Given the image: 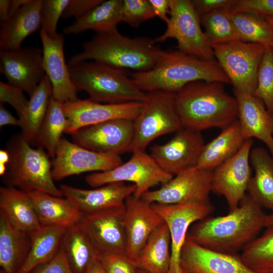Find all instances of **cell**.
<instances>
[{
  "label": "cell",
  "mask_w": 273,
  "mask_h": 273,
  "mask_svg": "<svg viewBox=\"0 0 273 273\" xmlns=\"http://www.w3.org/2000/svg\"><path fill=\"white\" fill-rule=\"evenodd\" d=\"M266 215L247 194L226 215L208 216L192 224L187 238L213 251L238 253L257 237Z\"/></svg>",
  "instance_id": "1"
},
{
  "label": "cell",
  "mask_w": 273,
  "mask_h": 273,
  "mask_svg": "<svg viewBox=\"0 0 273 273\" xmlns=\"http://www.w3.org/2000/svg\"><path fill=\"white\" fill-rule=\"evenodd\" d=\"M155 43L152 38L123 35L117 29L97 33L83 43L80 52L71 57L67 65L92 61L118 69L145 72L153 68L165 54Z\"/></svg>",
  "instance_id": "2"
},
{
  "label": "cell",
  "mask_w": 273,
  "mask_h": 273,
  "mask_svg": "<svg viewBox=\"0 0 273 273\" xmlns=\"http://www.w3.org/2000/svg\"><path fill=\"white\" fill-rule=\"evenodd\" d=\"M176 102L184 127L194 131L223 129L238 120L237 98L220 82L189 83L176 94Z\"/></svg>",
  "instance_id": "3"
},
{
  "label": "cell",
  "mask_w": 273,
  "mask_h": 273,
  "mask_svg": "<svg viewBox=\"0 0 273 273\" xmlns=\"http://www.w3.org/2000/svg\"><path fill=\"white\" fill-rule=\"evenodd\" d=\"M143 92L176 94L192 82L203 80L230 83L216 60H205L178 50L165 51L160 62L150 70L129 75Z\"/></svg>",
  "instance_id": "4"
},
{
  "label": "cell",
  "mask_w": 273,
  "mask_h": 273,
  "mask_svg": "<svg viewBox=\"0 0 273 273\" xmlns=\"http://www.w3.org/2000/svg\"><path fill=\"white\" fill-rule=\"evenodd\" d=\"M68 67L77 89L85 92L92 101L116 104L144 102L146 99L147 93L123 70L92 61Z\"/></svg>",
  "instance_id": "5"
},
{
  "label": "cell",
  "mask_w": 273,
  "mask_h": 273,
  "mask_svg": "<svg viewBox=\"0 0 273 273\" xmlns=\"http://www.w3.org/2000/svg\"><path fill=\"white\" fill-rule=\"evenodd\" d=\"M30 144L22 133L12 136L8 141L7 150L10 159L3 176L7 187L63 197L53 178L50 156L42 147L33 148Z\"/></svg>",
  "instance_id": "6"
},
{
  "label": "cell",
  "mask_w": 273,
  "mask_h": 273,
  "mask_svg": "<svg viewBox=\"0 0 273 273\" xmlns=\"http://www.w3.org/2000/svg\"><path fill=\"white\" fill-rule=\"evenodd\" d=\"M147 93L143 108L134 120L131 152L146 151L156 138L184 127L176 102V94L154 91Z\"/></svg>",
  "instance_id": "7"
},
{
  "label": "cell",
  "mask_w": 273,
  "mask_h": 273,
  "mask_svg": "<svg viewBox=\"0 0 273 273\" xmlns=\"http://www.w3.org/2000/svg\"><path fill=\"white\" fill-rule=\"evenodd\" d=\"M212 47L215 59L229 78L234 92L253 95L266 47L238 40L215 44Z\"/></svg>",
  "instance_id": "8"
},
{
  "label": "cell",
  "mask_w": 273,
  "mask_h": 273,
  "mask_svg": "<svg viewBox=\"0 0 273 273\" xmlns=\"http://www.w3.org/2000/svg\"><path fill=\"white\" fill-rule=\"evenodd\" d=\"M166 24L165 31L154 39L156 43L173 38L176 40L178 51L205 60H215L192 1L170 0L169 17Z\"/></svg>",
  "instance_id": "9"
},
{
  "label": "cell",
  "mask_w": 273,
  "mask_h": 273,
  "mask_svg": "<svg viewBox=\"0 0 273 273\" xmlns=\"http://www.w3.org/2000/svg\"><path fill=\"white\" fill-rule=\"evenodd\" d=\"M173 176L163 171L150 154L138 151L133 152L127 162L112 169L89 174L85 180L93 188L115 182H131L135 186L133 195L141 198L151 188L166 183Z\"/></svg>",
  "instance_id": "10"
},
{
  "label": "cell",
  "mask_w": 273,
  "mask_h": 273,
  "mask_svg": "<svg viewBox=\"0 0 273 273\" xmlns=\"http://www.w3.org/2000/svg\"><path fill=\"white\" fill-rule=\"evenodd\" d=\"M212 171L195 166L173 176L157 190L141 198L149 203L187 204L208 203L212 191Z\"/></svg>",
  "instance_id": "11"
},
{
  "label": "cell",
  "mask_w": 273,
  "mask_h": 273,
  "mask_svg": "<svg viewBox=\"0 0 273 273\" xmlns=\"http://www.w3.org/2000/svg\"><path fill=\"white\" fill-rule=\"evenodd\" d=\"M73 142L87 149L117 155L131 152L134 120L117 118L80 128L72 134Z\"/></svg>",
  "instance_id": "12"
},
{
  "label": "cell",
  "mask_w": 273,
  "mask_h": 273,
  "mask_svg": "<svg viewBox=\"0 0 273 273\" xmlns=\"http://www.w3.org/2000/svg\"><path fill=\"white\" fill-rule=\"evenodd\" d=\"M253 141H245L230 158L212 171V191L224 197L229 211L237 208L247 194L252 176L250 154Z\"/></svg>",
  "instance_id": "13"
},
{
  "label": "cell",
  "mask_w": 273,
  "mask_h": 273,
  "mask_svg": "<svg viewBox=\"0 0 273 273\" xmlns=\"http://www.w3.org/2000/svg\"><path fill=\"white\" fill-rule=\"evenodd\" d=\"M151 205L169 231L171 258L168 273H185L180 266V256L189 229L193 223L209 216L213 207L210 202L187 204L154 203Z\"/></svg>",
  "instance_id": "14"
},
{
  "label": "cell",
  "mask_w": 273,
  "mask_h": 273,
  "mask_svg": "<svg viewBox=\"0 0 273 273\" xmlns=\"http://www.w3.org/2000/svg\"><path fill=\"white\" fill-rule=\"evenodd\" d=\"M121 163L119 155L96 152L61 139L53 159L52 173L57 181L86 172L106 171Z\"/></svg>",
  "instance_id": "15"
},
{
  "label": "cell",
  "mask_w": 273,
  "mask_h": 273,
  "mask_svg": "<svg viewBox=\"0 0 273 273\" xmlns=\"http://www.w3.org/2000/svg\"><path fill=\"white\" fill-rule=\"evenodd\" d=\"M205 144L201 132L184 127L167 143L152 146L150 154L163 171L174 176L197 165Z\"/></svg>",
  "instance_id": "16"
},
{
  "label": "cell",
  "mask_w": 273,
  "mask_h": 273,
  "mask_svg": "<svg viewBox=\"0 0 273 273\" xmlns=\"http://www.w3.org/2000/svg\"><path fill=\"white\" fill-rule=\"evenodd\" d=\"M124 211V205L95 213L83 214L77 223L99 255L126 254Z\"/></svg>",
  "instance_id": "17"
},
{
  "label": "cell",
  "mask_w": 273,
  "mask_h": 273,
  "mask_svg": "<svg viewBox=\"0 0 273 273\" xmlns=\"http://www.w3.org/2000/svg\"><path fill=\"white\" fill-rule=\"evenodd\" d=\"M144 102L105 104L89 99H77L63 104L67 118L65 133L72 134L77 129L106 121L125 118L135 120Z\"/></svg>",
  "instance_id": "18"
},
{
  "label": "cell",
  "mask_w": 273,
  "mask_h": 273,
  "mask_svg": "<svg viewBox=\"0 0 273 273\" xmlns=\"http://www.w3.org/2000/svg\"><path fill=\"white\" fill-rule=\"evenodd\" d=\"M0 72L9 83L31 95L46 75L42 49L21 47L1 50Z\"/></svg>",
  "instance_id": "19"
},
{
  "label": "cell",
  "mask_w": 273,
  "mask_h": 273,
  "mask_svg": "<svg viewBox=\"0 0 273 273\" xmlns=\"http://www.w3.org/2000/svg\"><path fill=\"white\" fill-rule=\"evenodd\" d=\"M124 207L125 253L135 262L150 235L164 222L151 203L133 195L126 199Z\"/></svg>",
  "instance_id": "20"
},
{
  "label": "cell",
  "mask_w": 273,
  "mask_h": 273,
  "mask_svg": "<svg viewBox=\"0 0 273 273\" xmlns=\"http://www.w3.org/2000/svg\"><path fill=\"white\" fill-rule=\"evenodd\" d=\"M39 36L43 67L52 84L53 97L63 104L76 100L77 89L71 79L64 57V35L57 33L51 37L41 29Z\"/></svg>",
  "instance_id": "21"
},
{
  "label": "cell",
  "mask_w": 273,
  "mask_h": 273,
  "mask_svg": "<svg viewBox=\"0 0 273 273\" xmlns=\"http://www.w3.org/2000/svg\"><path fill=\"white\" fill-rule=\"evenodd\" d=\"M185 273H256L238 253H225L203 247L186 239L180 256Z\"/></svg>",
  "instance_id": "22"
},
{
  "label": "cell",
  "mask_w": 273,
  "mask_h": 273,
  "mask_svg": "<svg viewBox=\"0 0 273 273\" xmlns=\"http://www.w3.org/2000/svg\"><path fill=\"white\" fill-rule=\"evenodd\" d=\"M59 189L63 197L71 201L83 214H90L123 206L126 199L134 194L135 186L115 182L90 190L64 184Z\"/></svg>",
  "instance_id": "23"
},
{
  "label": "cell",
  "mask_w": 273,
  "mask_h": 273,
  "mask_svg": "<svg viewBox=\"0 0 273 273\" xmlns=\"http://www.w3.org/2000/svg\"><path fill=\"white\" fill-rule=\"evenodd\" d=\"M234 96L238 103V120L243 139L261 141L273 157V115L253 95L234 92Z\"/></svg>",
  "instance_id": "24"
},
{
  "label": "cell",
  "mask_w": 273,
  "mask_h": 273,
  "mask_svg": "<svg viewBox=\"0 0 273 273\" xmlns=\"http://www.w3.org/2000/svg\"><path fill=\"white\" fill-rule=\"evenodd\" d=\"M42 1L31 0L1 23V50H14L21 48L23 41L41 27Z\"/></svg>",
  "instance_id": "25"
},
{
  "label": "cell",
  "mask_w": 273,
  "mask_h": 273,
  "mask_svg": "<svg viewBox=\"0 0 273 273\" xmlns=\"http://www.w3.org/2000/svg\"><path fill=\"white\" fill-rule=\"evenodd\" d=\"M27 193L41 226L68 228L77 223L83 215L66 198L36 191Z\"/></svg>",
  "instance_id": "26"
},
{
  "label": "cell",
  "mask_w": 273,
  "mask_h": 273,
  "mask_svg": "<svg viewBox=\"0 0 273 273\" xmlns=\"http://www.w3.org/2000/svg\"><path fill=\"white\" fill-rule=\"evenodd\" d=\"M30 245V235L15 228L0 210V265L3 272L17 273Z\"/></svg>",
  "instance_id": "27"
},
{
  "label": "cell",
  "mask_w": 273,
  "mask_h": 273,
  "mask_svg": "<svg viewBox=\"0 0 273 273\" xmlns=\"http://www.w3.org/2000/svg\"><path fill=\"white\" fill-rule=\"evenodd\" d=\"M250 162L254 171L247 189L248 195L262 208L273 211V157L266 149L252 148Z\"/></svg>",
  "instance_id": "28"
},
{
  "label": "cell",
  "mask_w": 273,
  "mask_h": 273,
  "mask_svg": "<svg viewBox=\"0 0 273 273\" xmlns=\"http://www.w3.org/2000/svg\"><path fill=\"white\" fill-rule=\"evenodd\" d=\"M0 208L19 231L30 235L41 226L27 192L11 187H1Z\"/></svg>",
  "instance_id": "29"
},
{
  "label": "cell",
  "mask_w": 273,
  "mask_h": 273,
  "mask_svg": "<svg viewBox=\"0 0 273 273\" xmlns=\"http://www.w3.org/2000/svg\"><path fill=\"white\" fill-rule=\"evenodd\" d=\"M171 258L170 233L164 223L150 235L134 262L138 269L148 273H168Z\"/></svg>",
  "instance_id": "30"
},
{
  "label": "cell",
  "mask_w": 273,
  "mask_h": 273,
  "mask_svg": "<svg viewBox=\"0 0 273 273\" xmlns=\"http://www.w3.org/2000/svg\"><path fill=\"white\" fill-rule=\"evenodd\" d=\"M245 140L237 120L212 141L205 144L197 166L213 171L232 157L242 147Z\"/></svg>",
  "instance_id": "31"
},
{
  "label": "cell",
  "mask_w": 273,
  "mask_h": 273,
  "mask_svg": "<svg viewBox=\"0 0 273 273\" xmlns=\"http://www.w3.org/2000/svg\"><path fill=\"white\" fill-rule=\"evenodd\" d=\"M122 0L103 1L82 17L75 20L63 29L67 34H77L86 30H93L97 33L110 32L117 29L122 22Z\"/></svg>",
  "instance_id": "32"
},
{
  "label": "cell",
  "mask_w": 273,
  "mask_h": 273,
  "mask_svg": "<svg viewBox=\"0 0 273 273\" xmlns=\"http://www.w3.org/2000/svg\"><path fill=\"white\" fill-rule=\"evenodd\" d=\"M66 229L59 226H41L30 235L29 252L17 273H30L36 267L52 259L60 248Z\"/></svg>",
  "instance_id": "33"
},
{
  "label": "cell",
  "mask_w": 273,
  "mask_h": 273,
  "mask_svg": "<svg viewBox=\"0 0 273 273\" xmlns=\"http://www.w3.org/2000/svg\"><path fill=\"white\" fill-rule=\"evenodd\" d=\"M74 273H83L99 254L76 223L67 228L60 244Z\"/></svg>",
  "instance_id": "34"
},
{
  "label": "cell",
  "mask_w": 273,
  "mask_h": 273,
  "mask_svg": "<svg viewBox=\"0 0 273 273\" xmlns=\"http://www.w3.org/2000/svg\"><path fill=\"white\" fill-rule=\"evenodd\" d=\"M52 95V84L46 75L30 95L26 110L23 116L19 119L21 133L30 144L35 141Z\"/></svg>",
  "instance_id": "35"
},
{
  "label": "cell",
  "mask_w": 273,
  "mask_h": 273,
  "mask_svg": "<svg viewBox=\"0 0 273 273\" xmlns=\"http://www.w3.org/2000/svg\"><path fill=\"white\" fill-rule=\"evenodd\" d=\"M67 122L63 103L52 96L35 141L39 144L40 147L47 150L49 156L53 159L62 139V134L65 132Z\"/></svg>",
  "instance_id": "36"
},
{
  "label": "cell",
  "mask_w": 273,
  "mask_h": 273,
  "mask_svg": "<svg viewBox=\"0 0 273 273\" xmlns=\"http://www.w3.org/2000/svg\"><path fill=\"white\" fill-rule=\"evenodd\" d=\"M266 228L261 236L243 249L241 255L244 263L256 273H273V225Z\"/></svg>",
  "instance_id": "37"
},
{
  "label": "cell",
  "mask_w": 273,
  "mask_h": 273,
  "mask_svg": "<svg viewBox=\"0 0 273 273\" xmlns=\"http://www.w3.org/2000/svg\"><path fill=\"white\" fill-rule=\"evenodd\" d=\"M231 19L241 41L273 45V31L264 18L247 13H232Z\"/></svg>",
  "instance_id": "38"
},
{
  "label": "cell",
  "mask_w": 273,
  "mask_h": 273,
  "mask_svg": "<svg viewBox=\"0 0 273 273\" xmlns=\"http://www.w3.org/2000/svg\"><path fill=\"white\" fill-rule=\"evenodd\" d=\"M200 22L211 46L240 40L231 19L230 8L219 9L205 14L200 17Z\"/></svg>",
  "instance_id": "39"
},
{
  "label": "cell",
  "mask_w": 273,
  "mask_h": 273,
  "mask_svg": "<svg viewBox=\"0 0 273 273\" xmlns=\"http://www.w3.org/2000/svg\"><path fill=\"white\" fill-rule=\"evenodd\" d=\"M253 96L260 99L267 111L273 115V48L266 47L257 74V82Z\"/></svg>",
  "instance_id": "40"
},
{
  "label": "cell",
  "mask_w": 273,
  "mask_h": 273,
  "mask_svg": "<svg viewBox=\"0 0 273 273\" xmlns=\"http://www.w3.org/2000/svg\"><path fill=\"white\" fill-rule=\"evenodd\" d=\"M121 13L122 22L135 28L156 17L149 0H122Z\"/></svg>",
  "instance_id": "41"
},
{
  "label": "cell",
  "mask_w": 273,
  "mask_h": 273,
  "mask_svg": "<svg viewBox=\"0 0 273 273\" xmlns=\"http://www.w3.org/2000/svg\"><path fill=\"white\" fill-rule=\"evenodd\" d=\"M70 0H43L41 9V29L49 36H55L58 21Z\"/></svg>",
  "instance_id": "42"
},
{
  "label": "cell",
  "mask_w": 273,
  "mask_h": 273,
  "mask_svg": "<svg viewBox=\"0 0 273 273\" xmlns=\"http://www.w3.org/2000/svg\"><path fill=\"white\" fill-rule=\"evenodd\" d=\"M24 91L21 88L10 83L0 82V102L7 103L16 111L19 118L24 114L28 104Z\"/></svg>",
  "instance_id": "43"
},
{
  "label": "cell",
  "mask_w": 273,
  "mask_h": 273,
  "mask_svg": "<svg viewBox=\"0 0 273 273\" xmlns=\"http://www.w3.org/2000/svg\"><path fill=\"white\" fill-rule=\"evenodd\" d=\"M99 259L107 273H138L135 262L125 254H101Z\"/></svg>",
  "instance_id": "44"
},
{
  "label": "cell",
  "mask_w": 273,
  "mask_h": 273,
  "mask_svg": "<svg viewBox=\"0 0 273 273\" xmlns=\"http://www.w3.org/2000/svg\"><path fill=\"white\" fill-rule=\"evenodd\" d=\"M232 13H247L263 18H273V0H236Z\"/></svg>",
  "instance_id": "45"
},
{
  "label": "cell",
  "mask_w": 273,
  "mask_h": 273,
  "mask_svg": "<svg viewBox=\"0 0 273 273\" xmlns=\"http://www.w3.org/2000/svg\"><path fill=\"white\" fill-rule=\"evenodd\" d=\"M31 273H74L68 259L62 249L49 261L39 265Z\"/></svg>",
  "instance_id": "46"
},
{
  "label": "cell",
  "mask_w": 273,
  "mask_h": 273,
  "mask_svg": "<svg viewBox=\"0 0 273 273\" xmlns=\"http://www.w3.org/2000/svg\"><path fill=\"white\" fill-rule=\"evenodd\" d=\"M103 0H70L62 18L79 19L95 8Z\"/></svg>",
  "instance_id": "47"
},
{
  "label": "cell",
  "mask_w": 273,
  "mask_h": 273,
  "mask_svg": "<svg viewBox=\"0 0 273 273\" xmlns=\"http://www.w3.org/2000/svg\"><path fill=\"white\" fill-rule=\"evenodd\" d=\"M236 0H193L192 4L200 17L212 11L230 8Z\"/></svg>",
  "instance_id": "48"
},
{
  "label": "cell",
  "mask_w": 273,
  "mask_h": 273,
  "mask_svg": "<svg viewBox=\"0 0 273 273\" xmlns=\"http://www.w3.org/2000/svg\"><path fill=\"white\" fill-rule=\"evenodd\" d=\"M155 16L167 22L170 12V0H149Z\"/></svg>",
  "instance_id": "49"
},
{
  "label": "cell",
  "mask_w": 273,
  "mask_h": 273,
  "mask_svg": "<svg viewBox=\"0 0 273 273\" xmlns=\"http://www.w3.org/2000/svg\"><path fill=\"white\" fill-rule=\"evenodd\" d=\"M21 122L19 118L14 117L10 111L4 106L3 104H0V126L6 125L20 126Z\"/></svg>",
  "instance_id": "50"
},
{
  "label": "cell",
  "mask_w": 273,
  "mask_h": 273,
  "mask_svg": "<svg viewBox=\"0 0 273 273\" xmlns=\"http://www.w3.org/2000/svg\"><path fill=\"white\" fill-rule=\"evenodd\" d=\"M83 273H107V272L98 257L88 266Z\"/></svg>",
  "instance_id": "51"
},
{
  "label": "cell",
  "mask_w": 273,
  "mask_h": 273,
  "mask_svg": "<svg viewBox=\"0 0 273 273\" xmlns=\"http://www.w3.org/2000/svg\"><path fill=\"white\" fill-rule=\"evenodd\" d=\"M11 0H0V20L1 23L6 21L9 16Z\"/></svg>",
  "instance_id": "52"
},
{
  "label": "cell",
  "mask_w": 273,
  "mask_h": 273,
  "mask_svg": "<svg viewBox=\"0 0 273 273\" xmlns=\"http://www.w3.org/2000/svg\"><path fill=\"white\" fill-rule=\"evenodd\" d=\"M30 1L31 0H11L9 18Z\"/></svg>",
  "instance_id": "53"
},
{
  "label": "cell",
  "mask_w": 273,
  "mask_h": 273,
  "mask_svg": "<svg viewBox=\"0 0 273 273\" xmlns=\"http://www.w3.org/2000/svg\"><path fill=\"white\" fill-rule=\"evenodd\" d=\"M10 159V154L7 150H1L0 151V163L8 164Z\"/></svg>",
  "instance_id": "54"
},
{
  "label": "cell",
  "mask_w": 273,
  "mask_h": 273,
  "mask_svg": "<svg viewBox=\"0 0 273 273\" xmlns=\"http://www.w3.org/2000/svg\"><path fill=\"white\" fill-rule=\"evenodd\" d=\"M273 225V211L270 214H267L265 219V226Z\"/></svg>",
  "instance_id": "55"
},
{
  "label": "cell",
  "mask_w": 273,
  "mask_h": 273,
  "mask_svg": "<svg viewBox=\"0 0 273 273\" xmlns=\"http://www.w3.org/2000/svg\"><path fill=\"white\" fill-rule=\"evenodd\" d=\"M267 23L269 24L271 28L273 31V18L271 17H265L264 18Z\"/></svg>",
  "instance_id": "56"
},
{
  "label": "cell",
  "mask_w": 273,
  "mask_h": 273,
  "mask_svg": "<svg viewBox=\"0 0 273 273\" xmlns=\"http://www.w3.org/2000/svg\"><path fill=\"white\" fill-rule=\"evenodd\" d=\"M138 273H148L145 271H143L142 270H141V269H138Z\"/></svg>",
  "instance_id": "57"
},
{
  "label": "cell",
  "mask_w": 273,
  "mask_h": 273,
  "mask_svg": "<svg viewBox=\"0 0 273 273\" xmlns=\"http://www.w3.org/2000/svg\"><path fill=\"white\" fill-rule=\"evenodd\" d=\"M271 47L273 48V45Z\"/></svg>",
  "instance_id": "58"
}]
</instances>
